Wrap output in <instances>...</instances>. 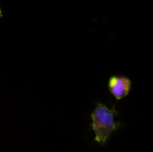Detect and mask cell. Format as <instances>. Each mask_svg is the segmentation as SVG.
Masks as SVG:
<instances>
[{"label": "cell", "mask_w": 153, "mask_h": 152, "mask_svg": "<svg viewBox=\"0 0 153 152\" xmlns=\"http://www.w3.org/2000/svg\"><path fill=\"white\" fill-rule=\"evenodd\" d=\"M117 114L114 108H110L101 103L96 104V108L91 116L92 129L95 133V141L97 142L105 145L111 133L120 125L115 119Z\"/></svg>", "instance_id": "1"}, {"label": "cell", "mask_w": 153, "mask_h": 152, "mask_svg": "<svg viewBox=\"0 0 153 152\" xmlns=\"http://www.w3.org/2000/svg\"><path fill=\"white\" fill-rule=\"evenodd\" d=\"M3 16V13H2V11H1V7H0V18Z\"/></svg>", "instance_id": "3"}, {"label": "cell", "mask_w": 153, "mask_h": 152, "mask_svg": "<svg viewBox=\"0 0 153 152\" xmlns=\"http://www.w3.org/2000/svg\"><path fill=\"white\" fill-rule=\"evenodd\" d=\"M132 87L131 80L125 76H112L108 81V90L111 94L119 100L126 97Z\"/></svg>", "instance_id": "2"}]
</instances>
